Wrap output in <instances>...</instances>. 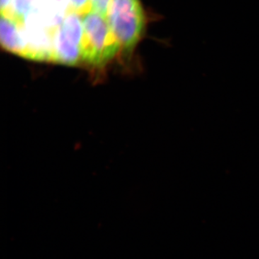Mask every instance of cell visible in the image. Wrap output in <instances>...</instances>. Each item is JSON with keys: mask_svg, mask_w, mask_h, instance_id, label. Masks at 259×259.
I'll return each instance as SVG.
<instances>
[{"mask_svg": "<svg viewBox=\"0 0 259 259\" xmlns=\"http://www.w3.org/2000/svg\"><path fill=\"white\" fill-rule=\"evenodd\" d=\"M81 66L102 69L122 54L107 18L91 10L83 18Z\"/></svg>", "mask_w": 259, "mask_h": 259, "instance_id": "obj_1", "label": "cell"}, {"mask_svg": "<svg viewBox=\"0 0 259 259\" xmlns=\"http://www.w3.org/2000/svg\"><path fill=\"white\" fill-rule=\"evenodd\" d=\"M109 25L122 54L134 52L146 32L148 17L140 0H112L108 18Z\"/></svg>", "mask_w": 259, "mask_h": 259, "instance_id": "obj_2", "label": "cell"}, {"mask_svg": "<svg viewBox=\"0 0 259 259\" xmlns=\"http://www.w3.org/2000/svg\"><path fill=\"white\" fill-rule=\"evenodd\" d=\"M0 41L5 50L23 57L25 42L23 36V25L13 18L1 15Z\"/></svg>", "mask_w": 259, "mask_h": 259, "instance_id": "obj_3", "label": "cell"}, {"mask_svg": "<svg viewBox=\"0 0 259 259\" xmlns=\"http://www.w3.org/2000/svg\"><path fill=\"white\" fill-rule=\"evenodd\" d=\"M35 6V0H13L12 6L1 15H6L23 25L27 15Z\"/></svg>", "mask_w": 259, "mask_h": 259, "instance_id": "obj_4", "label": "cell"}, {"mask_svg": "<svg viewBox=\"0 0 259 259\" xmlns=\"http://www.w3.org/2000/svg\"><path fill=\"white\" fill-rule=\"evenodd\" d=\"M80 15H86L91 11V2L90 0H69V10Z\"/></svg>", "mask_w": 259, "mask_h": 259, "instance_id": "obj_5", "label": "cell"}, {"mask_svg": "<svg viewBox=\"0 0 259 259\" xmlns=\"http://www.w3.org/2000/svg\"><path fill=\"white\" fill-rule=\"evenodd\" d=\"M92 10L96 12L105 18H108L109 11L112 0H90Z\"/></svg>", "mask_w": 259, "mask_h": 259, "instance_id": "obj_6", "label": "cell"}, {"mask_svg": "<svg viewBox=\"0 0 259 259\" xmlns=\"http://www.w3.org/2000/svg\"><path fill=\"white\" fill-rule=\"evenodd\" d=\"M13 0H1L0 3V8H1V13H5L10 8V5L12 4Z\"/></svg>", "mask_w": 259, "mask_h": 259, "instance_id": "obj_7", "label": "cell"}]
</instances>
